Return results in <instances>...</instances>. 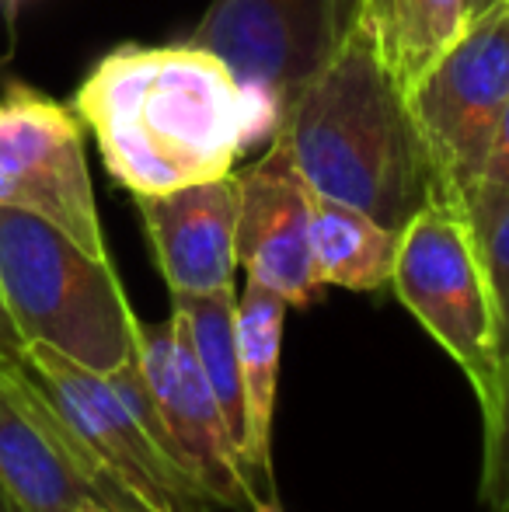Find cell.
I'll return each instance as SVG.
<instances>
[{"label":"cell","mask_w":509,"mask_h":512,"mask_svg":"<svg viewBox=\"0 0 509 512\" xmlns=\"http://www.w3.org/2000/svg\"><path fill=\"white\" fill-rule=\"evenodd\" d=\"M105 171L133 196H161L234 175L262 112L224 60L196 42L119 46L74 95Z\"/></svg>","instance_id":"obj_1"},{"label":"cell","mask_w":509,"mask_h":512,"mask_svg":"<svg viewBox=\"0 0 509 512\" xmlns=\"http://www.w3.org/2000/svg\"><path fill=\"white\" fill-rule=\"evenodd\" d=\"M276 133L314 196L360 209L384 227L405 230L440 196L405 88L363 21L286 108Z\"/></svg>","instance_id":"obj_2"},{"label":"cell","mask_w":509,"mask_h":512,"mask_svg":"<svg viewBox=\"0 0 509 512\" xmlns=\"http://www.w3.org/2000/svg\"><path fill=\"white\" fill-rule=\"evenodd\" d=\"M0 283L25 345L105 377L136 356L140 321L112 258L91 255L53 223L0 206Z\"/></svg>","instance_id":"obj_3"},{"label":"cell","mask_w":509,"mask_h":512,"mask_svg":"<svg viewBox=\"0 0 509 512\" xmlns=\"http://www.w3.org/2000/svg\"><path fill=\"white\" fill-rule=\"evenodd\" d=\"M391 290L401 307L461 366L478 408L489 405L499 370V331L485 265L457 199L433 196L401 230Z\"/></svg>","instance_id":"obj_4"},{"label":"cell","mask_w":509,"mask_h":512,"mask_svg":"<svg viewBox=\"0 0 509 512\" xmlns=\"http://www.w3.org/2000/svg\"><path fill=\"white\" fill-rule=\"evenodd\" d=\"M363 21V0H213L189 42L217 53L269 136Z\"/></svg>","instance_id":"obj_5"},{"label":"cell","mask_w":509,"mask_h":512,"mask_svg":"<svg viewBox=\"0 0 509 512\" xmlns=\"http://www.w3.org/2000/svg\"><path fill=\"white\" fill-rule=\"evenodd\" d=\"M433 161L440 196L457 199L482 182L492 136L509 102V0L471 21L405 91Z\"/></svg>","instance_id":"obj_6"},{"label":"cell","mask_w":509,"mask_h":512,"mask_svg":"<svg viewBox=\"0 0 509 512\" xmlns=\"http://www.w3.org/2000/svg\"><path fill=\"white\" fill-rule=\"evenodd\" d=\"M0 206L21 209L109 258L74 108L11 84L0 95Z\"/></svg>","instance_id":"obj_7"},{"label":"cell","mask_w":509,"mask_h":512,"mask_svg":"<svg viewBox=\"0 0 509 512\" xmlns=\"http://www.w3.org/2000/svg\"><path fill=\"white\" fill-rule=\"evenodd\" d=\"M136 359H140V370L154 391L171 436L182 446L192 474L203 481L217 509L252 512L258 492L248 478L245 453L227 425L224 408H220L217 394L192 352L189 331L175 310L157 328L140 324Z\"/></svg>","instance_id":"obj_8"},{"label":"cell","mask_w":509,"mask_h":512,"mask_svg":"<svg viewBox=\"0 0 509 512\" xmlns=\"http://www.w3.org/2000/svg\"><path fill=\"white\" fill-rule=\"evenodd\" d=\"M238 192V265L290 307L318 304L325 283L314 262V192L283 133H272L265 154L241 171Z\"/></svg>","instance_id":"obj_9"},{"label":"cell","mask_w":509,"mask_h":512,"mask_svg":"<svg viewBox=\"0 0 509 512\" xmlns=\"http://www.w3.org/2000/svg\"><path fill=\"white\" fill-rule=\"evenodd\" d=\"M238 175L136 196L143 230L171 300L234 290L238 276Z\"/></svg>","instance_id":"obj_10"},{"label":"cell","mask_w":509,"mask_h":512,"mask_svg":"<svg viewBox=\"0 0 509 512\" xmlns=\"http://www.w3.org/2000/svg\"><path fill=\"white\" fill-rule=\"evenodd\" d=\"M0 485L25 512L98 506L70 457L60 418L21 356L0 363Z\"/></svg>","instance_id":"obj_11"},{"label":"cell","mask_w":509,"mask_h":512,"mask_svg":"<svg viewBox=\"0 0 509 512\" xmlns=\"http://www.w3.org/2000/svg\"><path fill=\"white\" fill-rule=\"evenodd\" d=\"M286 304L262 283L248 279L238 297V352L245 384V467L262 499H279L272 478V415H276L279 352H283Z\"/></svg>","instance_id":"obj_12"},{"label":"cell","mask_w":509,"mask_h":512,"mask_svg":"<svg viewBox=\"0 0 509 512\" xmlns=\"http://www.w3.org/2000/svg\"><path fill=\"white\" fill-rule=\"evenodd\" d=\"M401 230L353 206L314 196V262L325 286L377 293L391 286Z\"/></svg>","instance_id":"obj_13"},{"label":"cell","mask_w":509,"mask_h":512,"mask_svg":"<svg viewBox=\"0 0 509 512\" xmlns=\"http://www.w3.org/2000/svg\"><path fill=\"white\" fill-rule=\"evenodd\" d=\"M363 25L374 32L394 81L408 91L464 32V0H363Z\"/></svg>","instance_id":"obj_14"},{"label":"cell","mask_w":509,"mask_h":512,"mask_svg":"<svg viewBox=\"0 0 509 512\" xmlns=\"http://www.w3.org/2000/svg\"><path fill=\"white\" fill-rule=\"evenodd\" d=\"M171 310L182 317L189 331L192 352L217 394L234 439L245 453V384H241V352H238V293H210V297L171 300Z\"/></svg>","instance_id":"obj_15"},{"label":"cell","mask_w":509,"mask_h":512,"mask_svg":"<svg viewBox=\"0 0 509 512\" xmlns=\"http://www.w3.org/2000/svg\"><path fill=\"white\" fill-rule=\"evenodd\" d=\"M461 206L475 234V248L496 304L499 359H503L509 356V185L478 182L461 196Z\"/></svg>","instance_id":"obj_16"},{"label":"cell","mask_w":509,"mask_h":512,"mask_svg":"<svg viewBox=\"0 0 509 512\" xmlns=\"http://www.w3.org/2000/svg\"><path fill=\"white\" fill-rule=\"evenodd\" d=\"M478 502L485 512H509V356L499 359L496 387L482 408V474Z\"/></svg>","instance_id":"obj_17"},{"label":"cell","mask_w":509,"mask_h":512,"mask_svg":"<svg viewBox=\"0 0 509 512\" xmlns=\"http://www.w3.org/2000/svg\"><path fill=\"white\" fill-rule=\"evenodd\" d=\"M482 182L509 185V102H506L503 119H499L496 136H492V150H489V161H485Z\"/></svg>","instance_id":"obj_18"},{"label":"cell","mask_w":509,"mask_h":512,"mask_svg":"<svg viewBox=\"0 0 509 512\" xmlns=\"http://www.w3.org/2000/svg\"><path fill=\"white\" fill-rule=\"evenodd\" d=\"M25 338H21L18 324H14L11 310H7V300H4V283H0V363L7 359H18L25 356Z\"/></svg>","instance_id":"obj_19"},{"label":"cell","mask_w":509,"mask_h":512,"mask_svg":"<svg viewBox=\"0 0 509 512\" xmlns=\"http://www.w3.org/2000/svg\"><path fill=\"white\" fill-rule=\"evenodd\" d=\"M499 4H506V0H464V28H468L471 21L485 18L489 11H496Z\"/></svg>","instance_id":"obj_20"},{"label":"cell","mask_w":509,"mask_h":512,"mask_svg":"<svg viewBox=\"0 0 509 512\" xmlns=\"http://www.w3.org/2000/svg\"><path fill=\"white\" fill-rule=\"evenodd\" d=\"M0 512H25V509L18 506V502H14V495L7 492L4 485H0Z\"/></svg>","instance_id":"obj_21"},{"label":"cell","mask_w":509,"mask_h":512,"mask_svg":"<svg viewBox=\"0 0 509 512\" xmlns=\"http://www.w3.org/2000/svg\"><path fill=\"white\" fill-rule=\"evenodd\" d=\"M252 512H283V506H279V499H262V495H258Z\"/></svg>","instance_id":"obj_22"},{"label":"cell","mask_w":509,"mask_h":512,"mask_svg":"<svg viewBox=\"0 0 509 512\" xmlns=\"http://www.w3.org/2000/svg\"><path fill=\"white\" fill-rule=\"evenodd\" d=\"M77 512H105V509H98V506H88V509H77Z\"/></svg>","instance_id":"obj_23"}]
</instances>
